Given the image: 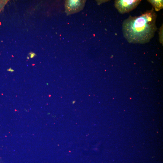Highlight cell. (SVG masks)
Segmentation results:
<instances>
[{"label":"cell","mask_w":163,"mask_h":163,"mask_svg":"<svg viewBox=\"0 0 163 163\" xmlns=\"http://www.w3.org/2000/svg\"><path fill=\"white\" fill-rule=\"evenodd\" d=\"M29 55L30 56V57L31 58H33V57H34L36 55V54L35 53H34L32 52L29 53Z\"/></svg>","instance_id":"6"},{"label":"cell","mask_w":163,"mask_h":163,"mask_svg":"<svg viewBox=\"0 0 163 163\" xmlns=\"http://www.w3.org/2000/svg\"><path fill=\"white\" fill-rule=\"evenodd\" d=\"M85 1L66 0L65 2L66 12L67 15L79 11L83 8Z\"/></svg>","instance_id":"3"},{"label":"cell","mask_w":163,"mask_h":163,"mask_svg":"<svg viewBox=\"0 0 163 163\" xmlns=\"http://www.w3.org/2000/svg\"><path fill=\"white\" fill-rule=\"evenodd\" d=\"M7 71H8L10 72H14V70L12 69L11 68H10L9 69H7Z\"/></svg>","instance_id":"7"},{"label":"cell","mask_w":163,"mask_h":163,"mask_svg":"<svg viewBox=\"0 0 163 163\" xmlns=\"http://www.w3.org/2000/svg\"><path fill=\"white\" fill-rule=\"evenodd\" d=\"M157 15L153 8L139 16L130 15L122 24L123 36L130 43L145 44L154 36Z\"/></svg>","instance_id":"1"},{"label":"cell","mask_w":163,"mask_h":163,"mask_svg":"<svg viewBox=\"0 0 163 163\" xmlns=\"http://www.w3.org/2000/svg\"><path fill=\"white\" fill-rule=\"evenodd\" d=\"M163 24L160 27L159 29V41L160 43L162 44H163Z\"/></svg>","instance_id":"5"},{"label":"cell","mask_w":163,"mask_h":163,"mask_svg":"<svg viewBox=\"0 0 163 163\" xmlns=\"http://www.w3.org/2000/svg\"><path fill=\"white\" fill-rule=\"evenodd\" d=\"M147 1L152 5L156 11H159L163 8L162 0H148Z\"/></svg>","instance_id":"4"},{"label":"cell","mask_w":163,"mask_h":163,"mask_svg":"<svg viewBox=\"0 0 163 163\" xmlns=\"http://www.w3.org/2000/svg\"><path fill=\"white\" fill-rule=\"evenodd\" d=\"M27 59H29V57H27Z\"/></svg>","instance_id":"8"},{"label":"cell","mask_w":163,"mask_h":163,"mask_svg":"<svg viewBox=\"0 0 163 163\" xmlns=\"http://www.w3.org/2000/svg\"><path fill=\"white\" fill-rule=\"evenodd\" d=\"M141 1V0H116L114 5L118 12L123 14L135 9Z\"/></svg>","instance_id":"2"}]
</instances>
